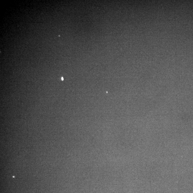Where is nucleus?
Wrapping results in <instances>:
<instances>
[{"instance_id":"f257e3e1","label":"nucleus","mask_w":193,"mask_h":193,"mask_svg":"<svg viewBox=\"0 0 193 193\" xmlns=\"http://www.w3.org/2000/svg\"><path fill=\"white\" fill-rule=\"evenodd\" d=\"M62 80H63V78H62Z\"/></svg>"}]
</instances>
